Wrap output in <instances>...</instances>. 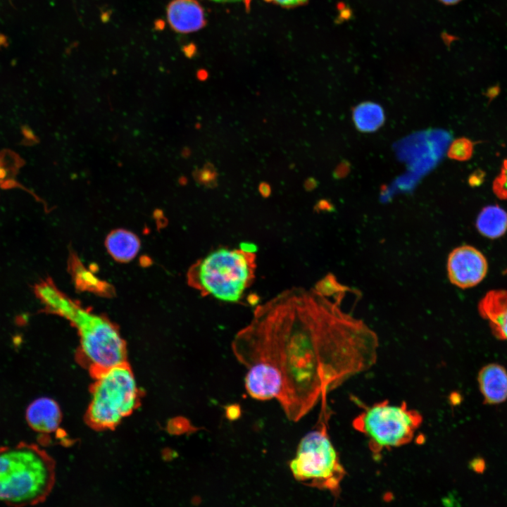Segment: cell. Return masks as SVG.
Segmentation results:
<instances>
[{"label": "cell", "instance_id": "obj_21", "mask_svg": "<svg viewBox=\"0 0 507 507\" xmlns=\"http://www.w3.org/2000/svg\"><path fill=\"white\" fill-rule=\"evenodd\" d=\"M22 342H23L22 337L20 335H16L13 339V342L16 346H20Z\"/></svg>", "mask_w": 507, "mask_h": 507}, {"label": "cell", "instance_id": "obj_24", "mask_svg": "<svg viewBox=\"0 0 507 507\" xmlns=\"http://www.w3.org/2000/svg\"><path fill=\"white\" fill-rule=\"evenodd\" d=\"M155 27L157 30H162L164 27V22L163 20H158L155 23Z\"/></svg>", "mask_w": 507, "mask_h": 507}, {"label": "cell", "instance_id": "obj_14", "mask_svg": "<svg viewBox=\"0 0 507 507\" xmlns=\"http://www.w3.org/2000/svg\"><path fill=\"white\" fill-rule=\"evenodd\" d=\"M476 227L483 236L496 239L507 230V213L497 205L484 207L479 213Z\"/></svg>", "mask_w": 507, "mask_h": 507}, {"label": "cell", "instance_id": "obj_20", "mask_svg": "<svg viewBox=\"0 0 507 507\" xmlns=\"http://www.w3.org/2000/svg\"><path fill=\"white\" fill-rule=\"evenodd\" d=\"M283 7L290 8L305 4L308 0H270Z\"/></svg>", "mask_w": 507, "mask_h": 507}, {"label": "cell", "instance_id": "obj_15", "mask_svg": "<svg viewBox=\"0 0 507 507\" xmlns=\"http://www.w3.org/2000/svg\"><path fill=\"white\" fill-rule=\"evenodd\" d=\"M353 118L359 130L373 132L382 125L384 115L380 105L367 101L360 104L354 108Z\"/></svg>", "mask_w": 507, "mask_h": 507}, {"label": "cell", "instance_id": "obj_2", "mask_svg": "<svg viewBox=\"0 0 507 507\" xmlns=\"http://www.w3.org/2000/svg\"><path fill=\"white\" fill-rule=\"evenodd\" d=\"M35 292L47 310L66 319L77 330L78 360L92 377L126 362V344L118 328L106 317L83 308L51 282L39 284Z\"/></svg>", "mask_w": 507, "mask_h": 507}, {"label": "cell", "instance_id": "obj_12", "mask_svg": "<svg viewBox=\"0 0 507 507\" xmlns=\"http://www.w3.org/2000/svg\"><path fill=\"white\" fill-rule=\"evenodd\" d=\"M478 382L485 403L497 404L507 400V371L503 366L485 365L479 373Z\"/></svg>", "mask_w": 507, "mask_h": 507}, {"label": "cell", "instance_id": "obj_25", "mask_svg": "<svg viewBox=\"0 0 507 507\" xmlns=\"http://www.w3.org/2000/svg\"><path fill=\"white\" fill-rule=\"evenodd\" d=\"M6 42L7 40L6 37L3 35H0V47L1 46H6L7 44Z\"/></svg>", "mask_w": 507, "mask_h": 507}, {"label": "cell", "instance_id": "obj_18", "mask_svg": "<svg viewBox=\"0 0 507 507\" xmlns=\"http://www.w3.org/2000/svg\"><path fill=\"white\" fill-rule=\"evenodd\" d=\"M473 142L465 137L454 140L450 145L447 155L451 158L459 161L470 159L473 154Z\"/></svg>", "mask_w": 507, "mask_h": 507}, {"label": "cell", "instance_id": "obj_19", "mask_svg": "<svg viewBox=\"0 0 507 507\" xmlns=\"http://www.w3.org/2000/svg\"><path fill=\"white\" fill-rule=\"evenodd\" d=\"M493 191L501 199H507V159L503 161L500 173L493 182Z\"/></svg>", "mask_w": 507, "mask_h": 507}, {"label": "cell", "instance_id": "obj_1", "mask_svg": "<svg viewBox=\"0 0 507 507\" xmlns=\"http://www.w3.org/2000/svg\"><path fill=\"white\" fill-rule=\"evenodd\" d=\"M344 296L317 286L286 289L258 305L232 340V351L246 368L262 365L280 376L277 400L289 420H300L376 361L377 337L341 309Z\"/></svg>", "mask_w": 507, "mask_h": 507}, {"label": "cell", "instance_id": "obj_4", "mask_svg": "<svg viewBox=\"0 0 507 507\" xmlns=\"http://www.w3.org/2000/svg\"><path fill=\"white\" fill-rule=\"evenodd\" d=\"M256 255L254 249L219 248L189 268L187 282L203 296L237 303L254 283Z\"/></svg>", "mask_w": 507, "mask_h": 507}, {"label": "cell", "instance_id": "obj_17", "mask_svg": "<svg viewBox=\"0 0 507 507\" xmlns=\"http://www.w3.org/2000/svg\"><path fill=\"white\" fill-rule=\"evenodd\" d=\"M72 270L75 283L80 288L95 293L107 294L109 292L111 288L108 287V284L99 279L76 258L73 260Z\"/></svg>", "mask_w": 507, "mask_h": 507}, {"label": "cell", "instance_id": "obj_23", "mask_svg": "<svg viewBox=\"0 0 507 507\" xmlns=\"http://www.w3.org/2000/svg\"><path fill=\"white\" fill-rule=\"evenodd\" d=\"M28 320H29V316L26 313H24L19 317V321L22 324H25V323H27Z\"/></svg>", "mask_w": 507, "mask_h": 507}, {"label": "cell", "instance_id": "obj_5", "mask_svg": "<svg viewBox=\"0 0 507 507\" xmlns=\"http://www.w3.org/2000/svg\"><path fill=\"white\" fill-rule=\"evenodd\" d=\"M325 400L323 401L316 428L301 439L296 456L289 465L296 481L337 496L346 471L328 434L329 415Z\"/></svg>", "mask_w": 507, "mask_h": 507}, {"label": "cell", "instance_id": "obj_3", "mask_svg": "<svg viewBox=\"0 0 507 507\" xmlns=\"http://www.w3.org/2000/svg\"><path fill=\"white\" fill-rule=\"evenodd\" d=\"M54 482V461L38 446L20 442L0 448V501L17 506L39 503Z\"/></svg>", "mask_w": 507, "mask_h": 507}, {"label": "cell", "instance_id": "obj_6", "mask_svg": "<svg viewBox=\"0 0 507 507\" xmlns=\"http://www.w3.org/2000/svg\"><path fill=\"white\" fill-rule=\"evenodd\" d=\"M93 377L86 422L97 430L113 429L139 406L140 392L134 373L125 362Z\"/></svg>", "mask_w": 507, "mask_h": 507}, {"label": "cell", "instance_id": "obj_9", "mask_svg": "<svg viewBox=\"0 0 507 507\" xmlns=\"http://www.w3.org/2000/svg\"><path fill=\"white\" fill-rule=\"evenodd\" d=\"M166 11L168 21L177 32H196L206 23L204 8L196 0H173Z\"/></svg>", "mask_w": 507, "mask_h": 507}, {"label": "cell", "instance_id": "obj_11", "mask_svg": "<svg viewBox=\"0 0 507 507\" xmlns=\"http://www.w3.org/2000/svg\"><path fill=\"white\" fill-rule=\"evenodd\" d=\"M30 427L42 434H49L58 430L62 420L59 405L53 399L41 397L33 401L26 411Z\"/></svg>", "mask_w": 507, "mask_h": 507}, {"label": "cell", "instance_id": "obj_13", "mask_svg": "<svg viewBox=\"0 0 507 507\" xmlns=\"http://www.w3.org/2000/svg\"><path fill=\"white\" fill-rule=\"evenodd\" d=\"M106 246L113 258L120 262H127L138 254L140 241L133 232L118 229L108 234L106 239Z\"/></svg>", "mask_w": 507, "mask_h": 507}, {"label": "cell", "instance_id": "obj_16", "mask_svg": "<svg viewBox=\"0 0 507 507\" xmlns=\"http://www.w3.org/2000/svg\"><path fill=\"white\" fill-rule=\"evenodd\" d=\"M24 163V160L13 151L8 149L1 151L0 187L3 189L23 188L22 185L16 181L15 177Z\"/></svg>", "mask_w": 507, "mask_h": 507}, {"label": "cell", "instance_id": "obj_8", "mask_svg": "<svg viewBox=\"0 0 507 507\" xmlns=\"http://www.w3.org/2000/svg\"><path fill=\"white\" fill-rule=\"evenodd\" d=\"M446 268L450 282L459 288L466 289L476 286L484 278L488 263L478 249L463 245L451 251Z\"/></svg>", "mask_w": 507, "mask_h": 507}, {"label": "cell", "instance_id": "obj_22", "mask_svg": "<svg viewBox=\"0 0 507 507\" xmlns=\"http://www.w3.org/2000/svg\"><path fill=\"white\" fill-rule=\"evenodd\" d=\"M446 5H454L460 2L461 0H439Z\"/></svg>", "mask_w": 507, "mask_h": 507}, {"label": "cell", "instance_id": "obj_26", "mask_svg": "<svg viewBox=\"0 0 507 507\" xmlns=\"http://www.w3.org/2000/svg\"><path fill=\"white\" fill-rule=\"evenodd\" d=\"M215 2L218 3H232V2H238L242 0H211Z\"/></svg>", "mask_w": 507, "mask_h": 507}, {"label": "cell", "instance_id": "obj_7", "mask_svg": "<svg viewBox=\"0 0 507 507\" xmlns=\"http://www.w3.org/2000/svg\"><path fill=\"white\" fill-rule=\"evenodd\" d=\"M422 423V415L406 402L396 405L382 401L365 407L352 425L368 439L373 456L378 458L384 450L410 443Z\"/></svg>", "mask_w": 507, "mask_h": 507}, {"label": "cell", "instance_id": "obj_10", "mask_svg": "<svg viewBox=\"0 0 507 507\" xmlns=\"http://www.w3.org/2000/svg\"><path fill=\"white\" fill-rule=\"evenodd\" d=\"M480 315L488 321L492 333L507 340V290L494 289L487 292L478 305Z\"/></svg>", "mask_w": 507, "mask_h": 507}]
</instances>
